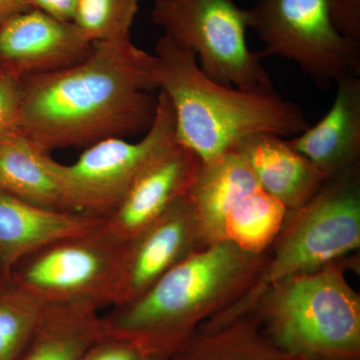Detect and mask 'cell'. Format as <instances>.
I'll list each match as a JSON object with an SVG mask.
<instances>
[{"label":"cell","mask_w":360,"mask_h":360,"mask_svg":"<svg viewBox=\"0 0 360 360\" xmlns=\"http://www.w3.org/2000/svg\"><path fill=\"white\" fill-rule=\"evenodd\" d=\"M82 63L21 79L20 134L45 153L148 131L155 56L131 40L94 42Z\"/></svg>","instance_id":"obj_1"},{"label":"cell","mask_w":360,"mask_h":360,"mask_svg":"<svg viewBox=\"0 0 360 360\" xmlns=\"http://www.w3.org/2000/svg\"><path fill=\"white\" fill-rule=\"evenodd\" d=\"M266 252L229 240L191 253L143 295L103 317L105 335L143 355L169 359L201 324L238 302L264 269Z\"/></svg>","instance_id":"obj_2"},{"label":"cell","mask_w":360,"mask_h":360,"mask_svg":"<svg viewBox=\"0 0 360 360\" xmlns=\"http://www.w3.org/2000/svg\"><path fill=\"white\" fill-rule=\"evenodd\" d=\"M155 77L175 117L176 139L201 161L233 150L243 139L269 134L290 136L309 127L302 108L271 89H243L215 82L193 51L161 37Z\"/></svg>","instance_id":"obj_3"},{"label":"cell","mask_w":360,"mask_h":360,"mask_svg":"<svg viewBox=\"0 0 360 360\" xmlns=\"http://www.w3.org/2000/svg\"><path fill=\"white\" fill-rule=\"evenodd\" d=\"M359 264V255H348L274 284L250 315L286 352L314 360H360V295L345 276Z\"/></svg>","instance_id":"obj_4"},{"label":"cell","mask_w":360,"mask_h":360,"mask_svg":"<svg viewBox=\"0 0 360 360\" xmlns=\"http://www.w3.org/2000/svg\"><path fill=\"white\" fill-rule=\"evenodd\" d=\"M360 248V165L330 177L307 203L288 210L264 269L238 302L201 324L210 331L250 315L274 284L317 271Z\"/></svg>","instance_id":"obj_5"},{"label":"cell","mask_w":360,"mask_h":360,"mask_svg":"<svg viewBox=\"0 0 360 360\" xmlns=\"http://www.w3.org/2000/svg\"><path fill=\"white\" fill-rule=\"evenodd\" d=\"M151 18L163 37L188 49L201 70L219 84L243 89H274L262 53L246 42L248 9L232 0H155Z\"/></svg>","instance_id":"obj_6"},{"label":"cell","mask_w":360,"mask_h":360,"mask_svg":"<svg viewBox=\"0 0 360 360\" xmlns=\"http://www.w3.org/2000/svg\"><path fill=\"white\" fill-rule=\"evenodd\" d=\"M125 243L106 221L94 231L58 241L18 264L14 290L42 305L113 307Z\"/></svg>","instance_id":"obj_7"},{"label":"cell","mask_w":360,"mask_h":360,"mask_svg":"<svg viewBox=\"0 0 360 360\" xmlns=\"http://www.w3.org/2000/svg\"><path fill=\"white\" fill-rule=\"evenodd\" d=\"M176 139L172 104L158 92L153 124L137 142L110 137L87 146L72 165L51 158V167L70 212L108 217L144 167Z\"/></svg>","instance_id":"obj_8"},{"label":"cell","mask_w":360,"mask_h":360,"mask_svg":"<svg viewBox=\"0 0 360 360\" xmlns=\"http://www.w3.org/2000/svg\"><path fill=\"white\" fill-rule=\"evenodd\" d=\"M248 11L250 28L264 44L262 56L295 61L324 89L359 77L360 44L336 30L329 0H258Z\"/></svg>","instance_id":"obj_9"},{"label":"cell","mask_w":360,"mask_h":360,"mask_svg":"<svg viewBox=\"0 0 360 360\" xmlns=\"http://www.w3.org/2000/svg\"><path fill=\"white\" fill-rule=\"evenodd\" d=\"M205 248L186 195L125 243L113 307L136 300L175 265Z\"/></svg>","instance_id":"obj_10"},{"label":"cell","mask_w":360,"mask_h":360,"mask_svg":"<svg viewBox=\"0 0 360 360\" xmlns=\"http://www.w3.org/2000/svg\"><path fill=\"white\" fill-rule=\"evenodd\" d=\"M73 21L30 8L0 25V71L20 78L63 70L94 51Z\"/></svg>","instance_id":"obj_11"},{"label":"cell","mask_w":360,"mask_h":360,"mask_svg":"<svg viewBox=\"0 0 360 360\" xmlns=\"http://www.w3.org/2000/svg\"><path fill=\"white\" fill-rule=\"evenodd\" d=\"M200 165V158L175 139L144 167L106 217L108 229L122 240L134 238L186 195Z\"/></svg>","instance_id":"obj_12"},{"label":"cell","mask_w":360,"mask_h":360,"mask_svg":"<svg viewBox=\"0 0 360 360\" xmlns=\"http://www.w3.org/2000/svg\"><path fill=\"white\" fill-rule=\"evenodd\" d=\"M106 217L52 210L0 191V264L6 271L47 246L82 236Z\"/></svg>","instance_id":"obj_13"},{"label":"cell","mask_w":360,"mask_h":360,"mask_svg":"<svg viewBox=\"0 0 360 360\" xmlns=\"http://www.w3.org/2000/svg\"><path fill=\"white\" fill-rule=\"evenodd\" d=\"M336 85L328 113L288 141L328 179L360 165V79L348 77Z\"/></svg>","instance_id":"obj_14"},{"label":"cell","mask_w":360,"mask_h":360,"mask_svg":"<svg viewBox=\"0 0 360 360\" xmlns=\"http://www.w3.org/2000/svg\"><path fill=\"white\" fill-rule=\"evenodd\" d=\"M234 149L245 158L259 186L288 210L307 203L328 179L278 135H252Z\"/></svg>","instance_id":"obj_15"},{"label":"cell","mask_w":360,"mask_h":360,"mask_svg":"<svg viewBox=\"0 0 360 360\" xmlns=\"http://www.w3.org/2000/svg\"><path fill=\"white\" fill-rule=\"evenodd\" d=\"M262 188L240 153L233 149L212 160L201 161L186 196L205 245L226 240L225 219L236 205Z\"/></svg>","instance_id":"obj_16"},{"label":"cell","mask_w":360,"mask_h":360,"mask_svg":"<svg viewBox=\"0 0 360 360\" xmlns=\"http://www.w3.org/2000/svg\"><path fill=\"white\" fill-rule=\"evenodd\" d=\"M94 307L80 304L42 305L23 360H82L105 336L103 317Z\"/></svg>","instance_id":"obj_17"},{"label":"cell","mask_w":360,"mask_h":360,"mask_svg":"<svg viewBox=\"0 0 360 360\" xmlns=\"http://www.w3.org/2000/svg\"><path fill=\"white\" fill-rule=\"evenodd\" d=\"M169 360H314L286 352L265 335L252 315L214 330H198Z\"/></svg>","instance_id":"obj_18"},{"label":"cell","mask_w":360,"mask_h":360,"mask_svg":"<svg viewBox=\"0 0 360 360\" xmlns=\"http://www.w3.org/2000/svg\"><path fill=\"white\" fill-rule=\"evenodd\" d=\"M51 160L49 153L21 134L0 141V191L33 205L68 210Z\"/></svg>","instance_id":"obj_19"},{"label":"cell","mask_w":360,"mask_h":360,"mask_svg":"<svg viewBox=\"0 0 360 360\" xmlns=\"http://www.w3.org/2000/svg\"><path fill=\"white\" fill-rule=\"evenodd\" d=\"M288 210L258 188L239 201L225 219V239L250 253H264L281 231Z\"/></svg>","instance_id":"obj_20"},{"label":"cell","mask_w":360,"mask_h":360,"mask_svg":"<svg viewBox=\"0 0 360 360\" xmlns=\"http://www.w3.org/2000/svg\"><path fill=\"white\" fill-rule=\"evenodd\" d=\"M141 0H78L73 22L91 42L130 39Z\"/></svg>","instance_id":"obj_21"},{"label":"cell","mask_w":360,"mask_h":360,"mask_svg":"<svg viewBox=\"0 0 360 360\" xmlns=\"http://www.w3.org/2000/svg\"><path fill=\"white\" fill-rule=\"evenodd\" d=\"M42 304L13 290L0 300V360H13L30 340Z\"/></svg>","instance_id":"obj_22"},{"label":"cell","mask_w":360,"mask_h":360,"mask_svg":"<svg viewBox=\"0 0 360 360\" xmlns=\"http://www.w3.org/2000/svg\"><path fill=\"white\" fill-rule=\"evenodd\" d=\"M21 98L20 78L0 71V141L21 134Z\"/></svg>","instance_id":"obj_23"},{"label":"cell","mask_w":360,"mask_h":360,"mask_svg":"<svg viewBox=\"0 0 360 360\" xmlns=\"http://www.w3.org/2000/svg\"><path fill=\"white\" fill-rule=\"evenodd\" d=\"M333 25L345 39L360 44V0H329Z\"/></svg>","instance_id":"obj_24"},{"label":"cell","mask_w":360,"mask_h":360,"mask_svg":"<svg viewBox=\"0 0 360 360\" xmlns=\"http://www.w3.org/2000/svg\"><path fill=\"white\" fill-rule=\"evenodd\" d=\"M142 355L127 341L105 335L87 350L82 360H139Z\"/></svg>","instance_id":"obj_25"},{"label":"cell","mask_w":360,"mask_h":360,"mask_svg":"<svg viewBox=\"0 0 360 360\" xmlns=\"http://www.w3.org/2000/svg\"><path fill=\"white\" fill-rule=\"evenodd\" d=\"M78 0H23L30 8L39 9L58 20L73 21Z\"/></svg>","instance_id":"obj_26"},{"label":"cell","mask_w":360,"mask_h":360,"mask_svg":"<svg viewBox=\"0 0 360 360\" xmlns=\"http://www.w3.org/2000/svg\"><path fill=\"white\" fill-rule=\"evenodd\" d=\"M28 9H30V7L26 6L23 0H0V25L14 14Z\"/></svg>","instance_id":"obj_27"},{"label":"cell","mask_w":360,"mask_h":360,"mask_svg":"<svg viewBox=\"0 0 360 360\" xmlns=\"http://www.w3.org/2000/svg\"><path fill=\"white\" fill-rule=\"evenodd\" d=\"M139 360H169V359L160 355H142Z\"/></svg>","instance_id":"obj_28"}]
</instances>
